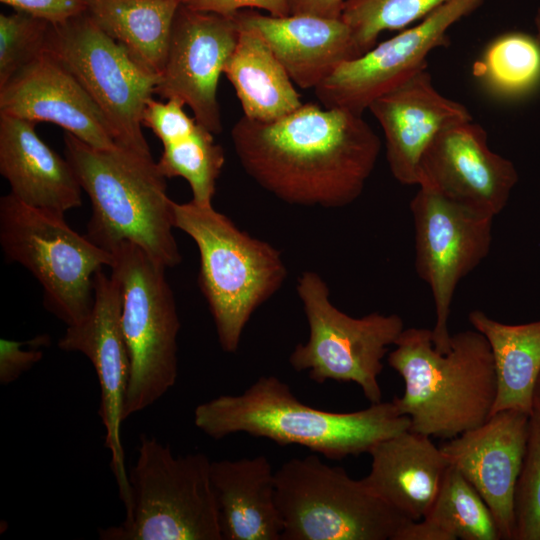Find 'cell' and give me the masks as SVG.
Listing matches in <instances>:
<instances>
[{
    "label": "cell",
    "mask_w": 540,
    "mask_h": 540,
    "mask_svg": "<svg viewBox=\"0 0 540 540\" xmlns=\"http://www.w3.org/2000/svg\"><path fill=\"white\" fill-rule=\"evenodd\" d=\"M468 319L486 338L492 352L497 381L492 414L515 409L531 415L540 374V320L505 324L481 310L471 311Z\"/></svg>",
    "instance_id": "cell-25"
},
{
    "label": "cell",
    "mask_w": 540,
    "mask_h": 540,
    "mask_svg": "<svg viewBox=\"0 0 540 540\" xmlns=\"http://www.w3.org/2000/svg\"><path fill=\"white\" fill-rule=\"evenodd\" d=\"M203 453L175 456L156 438L142 435L128 471L130 499L117 526L99 529L102 540H223Z\"/></svg>",
    "instance_id": "cell-6"
},
{
    "label": "cell",
    "mask_w": 540,
    "mask_h": 540,
    "mask_svg": "<svg viewBox=\"0 0 540 540\" xmlns=\"http://www.w3.org/2000/svg\"><path fill=\"white\" fill-rule=\"evenodd\" d=\"M518 181L514 164L492 151L484 128L472 120L440 132L419 164V187L485 218L506 206Z\"/></svg>",
    "instance_id": "cell-16"
},
{
    "label": "cell",
    "mask_w": 540,
    "mask_h": 540,
    "mask_svg": "<svg viewBox=\"0 0 540 540\" xmlns=\"http://www.w3.org/2000/svg\"><path fill=\"white\" fill-rule=\"evenodd\" d=\"M514 540H540V411L533 406L514 496Z\"/></svg>",
    "instance_id": "cell-32"
},
{
    "label": "cell",
    "mask_w": 540,
    "mask_h": 540,
    "mask_svg": "<svg viewBox=\"0 0 540 540\" xmlns=\"http://www.w3.org/2000/svg\"><path fill=\"white\" fill-rule=\"evenodd\" d=\"M484 89L504 100H521L540 88V42L524 32L493 39L474 65Z\"/></svg>",
    "instance_id": "cell-27"
},
{
    "label": "cell",
    "mask_w": 540,
    "mask_h": 540,
    "mask_svg": "<svg viewBox=\"0 0 540 540\" xmlns=\"http://www.w3.org/2000/svg\"><path fill=\"white\" fill-rule=\"evenodd\" d=\"M111 253V274L121 288V328L130 360L126 420L174 386L181 324L167 268L129 241L116 245Z\"/></svg>",
    "instance_id": "cell-8"
},
{
    "label": "cell",
    "mask_w": 540,
    "mask_h": 540,
    "mask_svg": "<svg viewBox=\"0 0 540 540\" xmlns=\"http://www.w3.org/2000/svg\"><path fill=\"white\" fill-rule=\"evenodd\" d=\"M240 27L259 33L295 85L315 89L342 63L362 55L340 18L309 14L277 17L253 9L235 14Z\"/></svg>",
    "instance_id": "cell-20"
},
{
    "label": "cell",
    "mask_w": 540,
    "mask_h": 540,
    "mask_svg": "<svg viewBox=\"0 0 540 540\" xmlns=\"http://www.w3.org/2000/svg\"><path fill=\"white\" fill-rule=\"evenodd\" d=\"M174 227L195 242L198 283L220 347L235 353L254 312L282 287L287 268L280 251L238 228L213 205L173 203Z\"/></svg>",
    "instance_id": "cell-5"
},
{
    "label": "cell",
    "mask_w": 540,
    "mask_h": 540,
    "mask_svg": "<svg viewBox=\"0 0 540 540\" xmlns=\"http://www.w3.org/2000/svg\"><path fill=\"white\" fill-rule=\"evenodd\" d=\"M235 49L223 74L232 84L245 117L271 122L303 103L294 83L264 38L239 26Z\"/></svg>",
    "instance_id": "cell-24"
},
{
    "label": "cell",
    "mask_w": 540,
    "mask_h": 540,
    "mask_svg": "<svg viewBox=\"0 0 540 540\" xmlns=\"http://www.w3.org/2000/svg\"><path fill=\"white\" fill-rule=\"evenodd\" d=\"M211 483L223 540H281L275 471L258 455L211 461Z\"/></svg>",
    "instance_id": "cell-23"
},
{
    "label": "cell",
    "mask_w": 540,
    "mask_h": 540,
    "mask_svg": "<svg viewBox=\"0 0 540 540\" xmlns=\"http://www.w3.org/2000/svg\"><path fill=\"white\" fill-rule=\"evenodd\" d=\"M368 109L383 130L389 169L403 185H418L421 158L440 132L473 119L463 104L435 88L427 67L376 98Z\"/></svg>",
    "instance_id": "cell-19"
},
{
    "label": "cell",
    "mask_w": 540,
    "mask_h": 540,
    "mask_svg": "<svg viewBox=\"0 0 540 540\" xmlns=\"http://www.w3.org/2000/svg\"><path fill=\"white\" fill-rule=\"evenodd\" d=\"M448 0H345L341 19L364 54L385 31L403 30Z\"/></svg>",
    "instance_id": "cell-30"
},
{
    "label": "cell",
    "mask_w": 540,
    "mask_h": 540,
    "mask_svg": "<svg viewBox=\"0 0 540 540\" xmlns=\"http://www.w3.org/2000/svg\"><path fill=\"white\" fill-rule=\"evenodd\" d=\"M190 9L221 15H234L244 9H258L269 15L283 17L290 15L287 0H180Z\"/></svg>",
    "instance_id": "cell-35"
},
{
    "label": "cell",
    "mask_w": 540,
    "mask_h": 540,
    "mask_svg": "<svg viewBox=\"0 0 540 540\" xmlns=\"http://www.w3.org/2000/svg\"><path fill=\"white\" fill-rule=\"evenodd\" d=\"M231 138L242 168L261 188L290 205L327 209L359 198L381 149L363 114L315 103L271 122L242 116Z\"/></svg>",
    "instance_id": "cell-1"
},
{
    "label": "cell",
    "mask_w": 540,
    "mask_h": 540,
    "mask_svg": "<svg viewBox=\"0 0 540 540\" xmlns=\"http://www.w3.org/2000/svg\"><path fill=\"white\" fill-rule=\"evenodd\" d=\"M15 11L42 19L51 25L63 24L86 12L83 0H0Z\"/></svg>",
    "instance_id": "cell-34"
},
{
    "label": "cell",
    "mask_w": 540,
    "mask_h": 540,
    "mask_svg": "<svg viewBox=\"0 0 540 540\" xmlns=\"http://www.w3.org/2000/svg\"><path fill=\"white\" fill-rule=\"evenodd\" d=\"M50 27L24 12L0 14V87L44 52Z\"/></svg>",
    "instance_id": "cell-31"
},
{
    "label": "cell",
    "mask_w": 540,
    "mask_h": 540,
    "mask_svg": "<svg viewBox=\"0 0 540 540\" xmlns=\"http://www.w3.org/2000/svg\"><path fill=\"white\" fill-rule=\"evenodd\" d=\"M234 15L190 9L180 4L172 25L164 69L154 94L178 99L213 134L222 132L217 87L239 37Z\"/></svg>",
    "instance_id": "cell-15"
},
{
    "label": "cell",
    "mask_w": 540,
    "mask_h": 540,
    "mask_svg": "<svg viewBox=\"0 0 540 540\" xmlns=\"http://www.w3.org/2000/svg\"><path fill=\"white\" fill-rule=\"evenodd\" d=\"M158 169L167 179L182 177L192 192V201L212 205L216 182L225 163L223 148L214 134L196 122L189 130L162 143Z\"/></svg>",
    "instance_id": "cell-29"
},
{
    "label": "cell",
    "mask_w": 540,
    "mask_h": 540,
    "mask_svg": "<svg viewBox=\"0 0 540 540\" xmlns=\"http://www.w3.org/2000/svg\"><path fill=\"white\" fill-rule=\"evenodd\" d=\"M534 407H536L540 411V374L538 376L535 391H534Z\"/></svg>",
    "instance_id": "cell-37"
},
{
    "label": "cell",
    "mask_w": 540,
    "mask_h": 540,
    "mask_svg": "<svg viewBox=\"0 0 540 540\" xmlns=\"http://www.w3.org/2000/svg\"><path fill=\"white\" fill-rule=\"evenodd\" d=\"M46 51L78 80L100 109L118 145L152 156L142 115L160 77L136 63L86 13L51 25Z\"/></svg>",
    "instance_id": "cell-11"
},
{
    "label": "cell",
    "mask_w": 540,
    "mask_h": 540,
    "mask_svg": "<svg viewBox=\"0 0 540 540\" xmlns=\"http://www.w3.org/2000/svg\"><path fill=\"white\" fill-rule=\"evenodd\" d=\"M345 0H287L290 14L340 19Z\"/></svg>",
    "instance_id": "cell-36"
},
{
    "label": "cell",
    "mask_w": 540,
    "mask_h": 540,
    "mask_svg": "<svg viewBox=\"0 0 540 540\" xmlns=\"http://www.w3.org/2000/svg\"><path fill=\"white\" fill-rule=\"evenodd\" d=\"M0 245L43 289V304L67 326L83 321L94 303V278L111 267V252L74 231L64 214L27 205L10 193L0 199Z\"/></svg>",
    "instance_id": "cell-7"
},
{
    "label": "cell",
    "mask_w": 540,
    "mask_h": 540,
    "mask_svg": "<svg viewBox=\"0 0 540 540\" xmlns=\"http://www.w3.org/2000/svg\"><path fill=\"white\" fill-rule=\"evenodd\" d=\"M422 519L431 523L447 540L501 539L490 508L473 485L451 464Z\"/></svg>",
    "instance_id": "cell-28"
},
{
    "label": "cell",
    "mask_w": 540,
    "mask_h": 540,
    "mask_svg": "<svg viewBox=\"0 0 540 540\" xmlns=\"http://www.w3.org/2000/svg\"><path fill=\"white\" fill-rule=\"evenodd\" d=\"M362 478L382 500L412 521L431 507L450 462L430 436L410 429L375 444Z\"/></svg>",
    "instance_id": "cell-22"
},
{
    "label": "cell",
    "mask_w": 540,
    "mask_h": 540,
    "mask_svg": "<svg viewBox=\"0 0 540 540\" xmlns=\"http://www.w3.org/2000/svg\"><path fill=\"white\" fill-rule=\"evenodd\" d=\"M48 335L28 341L0 340V383L8 385L33 367L43 357L42 347L49 344Z\"/></svg>",
    "instance_id": "cell-33"
},
{
    "label": "cell",
    "mask_w": 540,
    "mask_h": 540,
    "mask_svg": "<svg viewBox=\"0 0 540 540\" xmlns=\"http://www.w3.org/2000/svg\"><path fill=\"white\" fill-rule=\"evenodd\" d=\"M0 114L50 122L95 148L118 145L100 109L46 49L0 87Z\"/></svg>",
    "instance_id": "cell-18"
},
{
    "label": "cell",
    "mask_w": 540,
    "mask_h": 540,
    "mask_svg": "<svg viewBox=\"0 0 540 540\" xmlns=\"http://www.w3.org/2000/svg\"><path fill=\"white\" fill-rule=\"evenodd\" d=\"M296 289L309 336L290 354L291 367L307 371L309 378L319 384L327 380L353 382L370 404L381 402L378 376L388 347L404 330L402 318L378 312L360 318L347 315L331 303L327 283L314 271H304Z\"/></svg>",
    "instance_id": "cell-10"
},
{
    "label": "cell",
    "mask_w": 540,
    "mask_h": 540,
    "mask_svg": "<svg viewBox=\"0 0 540 540\" xmlns=\"http://www.w3.org/2000/svg\"><path fill=\"white\" fill-rule=\"evenodd\" d=\"M194 424L214 440L246 433L341 460L368 453L381 440L410 429L411 420L392 401L345 413L314 408L276 376H260L241 394L220 395L199 404Z\"/></svg>",
    "instance_id": "cell-2"
},
{
    "label": "cell",
    "mask_w": 540,
    "mask_h": 540,
    "mask_svg": "<svg viewBox=\"0 0 540 540\" xmlns=\"http://www.w3.org/2000/svg\"><path fill=\"white\" fill-rule=\"evenodd\" d=\"M36 124L0 114V173L19 201L65 214L81 205L82 188L69 161L39 137Z\"/></svg>",
    "instance_id": "cell-21"
},
{
    "label": "cell",
    "mask_w": 540,
    "mask_h": 540,
    "mask_svg": "<svg viewBox=\"0 0 540 540\" xmlns=\"http://www.w3.org/2000/svg\"><path fill=\"white\" fill-rule=\"evenodd\" d=\"M281 540H396L412 521L362 479L319 456L292 458L275 471Z\"/></svg>",
    "instance_id": "cell-9"
},
{
    "label": "cell",
    "mask_w": 540,
    "mask_h": 540,
    "mask_svg": "<svg viewBox=\"0 0 540 540\" xmlns=\"http://www.w3.org/2000/svg\"><path fill=\"white\" fill-rule=\"evenodd\" d=\"M484 0H448L413 27L342 63L314 90L323 107L363 114L378 97L427 67V56L448 45L447 31Z\"/></svg>",
    "instance_id": "cell-13"
},
{
    "label": "cell",
    "mask_w": 540,
    "mask_h": 540,
    "mask_svg": "<svg viewBox=\"0 0 540 540\" xmlns=\"http://www.w3.org/2000/svg\"><path fill=\"white\" fill-rule=\"evenodd\" d=\"M65 157L91 202L87 237L111 252L129 241L166 268L182 258L174 238L173 203L152 156L117 145L99 149L64 133Z\"/></svg>",
    "instance_id": "cell-4"
},
{
    "label": "cell",
    "mask_w": 540,
    "mask_h": 540,
    "mask_svg": "<svg viewBox=\"0 0 540 540\" xmlns=\"http://www.w3.org/2000/svg\"><path fill=\"white\" fill-rule=\"evenodd\" d=\"M534 23H535V27H536V37L537 39L539 40L540 42V7L538 8L537 12H536V15H535V18H534Z\"/></svg>",
    "instance_id": "cell-38"
},
{
    "label": "cell",
    "mask_w": 540,
    "mask_h": 540,
    "mask_svg": "<svg viewBox=\"0 0 540 540\" xmlns=\"http://www.w3.org/2000/svg\"><path fill=\"white\" fill-rule=\"evenodd\" d=\"M530 415L495 412L440 448L490 508L501 539L514 540V496L529 436Z\"/></svg>",
    "instance_id": "cell-17"
},
{
    "label": "cell",
    "mask_w": 540,
    "mask_h": 540,
    "mask_svg": "<svg viewBox=\"0 0 540 540\" xmlns=\"http://www.w3.org/2000/svg\"><path fill=\"white\" fill-rule=\"evenodd\" d=\"M415 233V268L430 288L436 322L434 347L450 351L451 304L459 282L489 254L493 219L479 216L439 194L419 187L410 202Z\"/></svg>",
    "instance_id": "cell-12"
},
{
    "label": "cell",
    "mask_w": 540,
    "mask_h": 540,
    "mask_svg": "<svg viewBox=\"0 0 540 540\" xmlns=\"http://www.w3.org/2000/svg\"><path fill=\"white\" fill-rule=\"evenodd\" d=\"M121 288L117 279L103 270L94 278V303L89 315L80 323L67 326L58 346L68 352H79L92 363L100 386L99 416L105 428V447L109 450L119 498L124 508L129 503L130 487L125 453L121 442V425L130 360L121 328Z\"/></svg>",
    "instance_id": "cell-14"
},
{
    "label": "cell",
    "mask_w": 540,
    "mask_h": 540,
    "mask_svg": "<svg viewBox=\"0 0 540 540\" xmlns=\"http://www.w3.org/2000/svg\"><path fill=\"white\" fill-rule=\"evenodd\" d=\"M94 24L160 77L180 0H83Z\"/></svg>",
    "instance_id": "cell-26"
},
{
    "label": "cell",
    "mask_w": 540,
    "mask_h": 540,
    "mask_svg": "<svg viewBox=\"0 0 540 540\" xmlns=\"http://www.w3.org/2000/svg\"><path fill=\"white\" fill-rule=\"evenodd\" d=\"M387 361L404 381L392 402L411 420L410 430L430 437L454 438L483 424L497 393L492 352L477 330L451 336L450 351L434 347L432 330L401 332Z\"/></svg>",
    "instance_id": "cell-3"
}]
</instances>
